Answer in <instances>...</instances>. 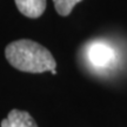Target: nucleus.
I'll return each mask as SVG.
<instances>
[{"label":"nucleus","instance_id":"3","mask_svg":"<svg viewBox=\"0 0 127 127\" xmlns=\"http://www.w3.org/2000/svg\"><path fill=\"white\" fill-rule=\"evenodd\" d=\"M1 127H38V125L30 113L20 109H12L7 118L1 121Z\"/></svg>","mask_w":127,"mask_h":127},{"label":"nucleus","instance_id":"5","mask_svg":"<svg viewBox=\"0 0 127 127\" xmlns=\"http://www.w3.org/2000/svg\"><path fill=\"white\" fill-rule=\"evenodd\" d=\"M80 1H82V0H53L55 11L63 17L68 15L72 12L73 7Z\"/></svg>","mask_w":127,"mask_h":127},{"label":"nucleus","instance_id":"1","mask_svg":"<svg viewBox=\"0 0 127 127\" xmlns=\"http://www.w3.org/2000/svg\"><path fill=\"white\" fill-rule=\"evenodd\" d=\"M6 59L14 68L23 72L42 73L57 67L53 55L46 47L35 41L20 39L7 45Z\"/></svg>","mask_w":127,"mask_h":127},{"label":"nucleus","instance_id":"2","mask_svg":"<svg viewBox=\"0 0 127 127\" xmlns=\"http://www.w3.org/2000/svg\"><path fill=\"white\" fill-rule=\"evenodd\" d=\"M87 58L90 63L98 68H106L115 63V50L109 45L100 41H95L87 48Z\"/></svg>","mask_w":127,"mask_h":127},{"label":"nucleus","instance_id":"4","mask_svg":"<svg viewBox=\"0 0 127 127\" xmlns=\"http://www.w3.org/2000/svg\"><path fill=\"white\" fill-rule=\"evenodd\" d=\"M18 9L28 18H39L45 12L46 0H14Z\"/></svg>","mask_w":127,"mask_h":127}]
</instances>
